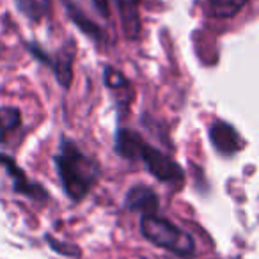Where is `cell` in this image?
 <instances>
[{"label":"cell","instance_id":"8fae6325","mask_svg":"<svg viewBox=\"0 0 259 259\" xmlns=\"http://www.w3.org/2000/svg\"><path fill=\"white\" fill-rule=\"evenodd\" d=\"M15 6L29 22L39 23L50 13L52 0H15Z\"/></svg>","mask_w":259,"mask_h":259},{"label":"cell","instance_id":"5b68a950","mask_svg":"<svg viewBox=\"0 0 259 259\" xmlns=\"http://www.w3.org/2000/svg\"><path fill=\"white\" fill-rule=\"evenodd\" d=\"M75 54H76L75 41H73L71 37H68L55 54H48L47 52V57H45V61L41 62V64L48 66V68L52 69L57 83L64 91H68L73 83V76H75V73H73Z\"/></svg>","mask_w":259,"mask_h":259},{"label":"cell","instance_id":"6da1fadb","mask_svg":"<svg viewBox=\"0 0 259 259\" xmlns=\"http://www.w3.org/2000/svg\"><path fill=\"white\" fill-rule=\"evenodd\" d=\"M54 165L62 190L73 202L83 201L101 178V167L98 160L87 155L68 135H61L59 139Z\"/></svg>","mask_w":259,"mask_h":259},{"label":"cell","instance_id":"4fadbf2b","mask_svg":"<svg viewBox=\"0 0 259 259\" xmlns=\"http://www.w3.org/2000/svg\"><path fill=\"white\" fill-rule=\"evenodd\" d=\"M103 83L112 91V93H132V82L126 78V75L119 69H115L114 66H103Z\"/></svg>","mask_w":259,"mask_h":259},{"label":"cell","instance_id":"3957f363","mask_svg":"<svg viewBox=\"0 0 259 259\" xmlns=\"http://www.w3.org/2000/svg\"><path fill=\"white\" fill-rule=\"evenodd\" d=\"M141 233L149 243L170 252L181 259H190L195 255V240L188 231L181 229L169 219L158 215L141 217Z\"/></svg>","mask_w":259,"mask_h":259},{"label":"cell","instance_id":"ba28073f","mask_svg":"<svg viewBox=\"0 0 259 259\" xmlns=\"http://www.w3.org/2000/svg\"><path fill=\"white\" fill-rule=\"evenodd\" d=\"M122 34L128 41H137L142 32L141 0H114Z\"/></svg>","mask_w":259,"mask_h":259},{"label":"cell","instance_id":"30bf717a","mask_svg":"<svg viewBox=\"0 0 259 259\" xmlns=\"http://www.w3.org/2000/svg\"><path fill=\"white\" fill-rule=\"evenodd\" d=\"M247 4L248 0H206V15L217 20H229Z\"/></svg>","mask_w":259,"mask_h":259},{"label":"cell","instance_id":"7a4b0ae2","mask_svg":"<svg viewBox=\"0 0 259 259\" xmlns=\"http://www.w3.org/2000/svg\"><path fill=\"white\" fill-rule=\"evenodd\" d=\"M114 151L128 162H139L156 181L180 187L185 181V169L169 155L149 144L141 134L130 128H117L114 135Z\"/></svg>","mask_w":259,"mask_h":259},{"label":"cell","instance_id":"5bb4252c","mask_svg":"<svg viewBox=\"0 0 259 259\" xmlns=\"http://www.w3.org/2000/svg\"><path fill=\"white\" fill-rule=\"evenodd\" d=\"M45 241H47L48 247H50L55 254H61V255H64V257L75 259V257H80V254H82V250L78 248V245L62 241V240H59V238L52 236V234H47V236H45Z\"/></svg>","mask_w":259,"mask_h":259},{"label":"cell","instance_id":"277c9868","mask_svg":"<svg viewBox=\"0 0 259 259\" xmlns=\"http://www.w3.org/2000/svg\"><path fill=\"white\" fill-rule=\"evenodd\" d=\"M0 167L6 170V174H8L9 180H11L13 192H15V194L23 195V197L30 199V201H34V202H41V204L50 199V194H48L47 188L41 183H37V181L30 180L25 170L16 163V160L13 158V156L0 153Z\"/></svg>","mask_w":259,"mask_h":259},{"label":"cell","instance_id":"7c38bea8","mask_svg":"<svg viewBox=\"0 0 259 259\" xmlns=\"http://www.w3.org/2000/svg\"><path fill=\"white\" fill-rule=\"evenodd\" d=\"M22 126V110L16 107L0 108V142H4L11 132Z\"/></svg>","mask_w":259,"mask_h":259},{"label":"cell","instance_id":"9a60e30c","mask_svg":"<svg viewBox=\"0 0 259 259\" xmlns=\"http://www.w3.org/2000/svg\"><path fill=\"white\" fill-rule=\"evenodd\" d=\"M91 4L101 18H110V0H91Z\"/></svg>","mask_w":259,"mask_h":259},{"label":"cell","instance_id":"8992f818","mask_svg":"<svg viewBox=\"0 0 259 259\" xmlns=\"http://www.w3.org/2000/svg\"><path fill=\"white\" fill-rule=\"evenodd\" d=\"M208 137L211 148L222 156H234L245 148V141L231 122L217 119L209 124Z\"/></svg>","mask_w":259,"mask_h":259},{"label":"cell","instance_id":"9c48e42d","mask_svg":"<svg viewBox=\"0 0 259 259\" xmlns=\"http://www.w3.org/2000/svg\"><path fill=\"white\" fill-rule=\"evenodd\" d=\"M62 6H64V11H66V15H68V18L71 20L73 25H75L83 36L93 39L96 45L103 43L105 34H103V30H101V27L83 13V9L80 8L76 2H73V0H62Z\"/></svg>","mask_w":259,"mask_h":259},{"label":"cell","instance_id":"52a82bcc","mask_svg":"<svg viewBox=\"0 0 259 259\" xmlns=\"http://www.w3.org/2000/svg\"><path fill=\"white\" fill-rule=\"evenodd\" d=\"M124 208L128 211L141 213V217L146 215H158L160 199L158 194L151 187L144 183H137L130 187L124 195Z\"/></svg>","mask_w":259,"mask_h":259}]
</instances>
